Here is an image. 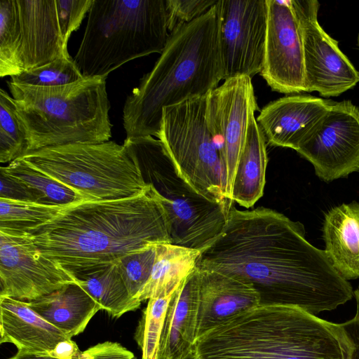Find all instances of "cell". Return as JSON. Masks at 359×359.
I'll list each match as a JSON object with an SVG mask.
<instances>
[{
	"instance_id": "6da1fadb",
	"label": "cell",
	"mask_w": 359,
	"mask_h": 359,
	"mask_svg": "<svg viewBox=\"0 0 359 359\" xmlns=\"http://www.w3.org/2000/svg\"><path fill=\"white\" fill-rule=\"evenodd\" d=\"M305 229L273 210H240L231 205L221 233L203 250L196 267L251 283L261 304L296 306L316 315L350 301L354 291Z\"/></svg>"
},
{
	"instance_id": "7a4b0ae2",
	"label": "cell",
	"mask_w": 359,
	"mask_h": 359,
	"mask_svg": "<svg viewBox=\"0 0 359 359\" xmlns=\"http://www.w3.org/2000/svg\"><path fill=\"white\" fill-rule=\"evenodd\" d=\"M25 236L78 280L126 255L172 243L168 214L151 184L133 197L67 205Z\"/></svg>"
},
{
	"instance_id": "3957f363",
	"label": "cell",
	"mask_w": 359,
	"mask_h": 359,
	"mask_svg": "<svg viewBox=\"0 0 359 359\" xmlns=\"http://www.w3.org/2000/svg\"><path fill=\"white\" fill-rule=\"evenodd\" d=\"M215 5L170 33L152 69L128 95L123 109L126 138H158L164 108L205 96L223 80Z\"/></svg>"
},
{
	"instance_id": "277c9868",
	"label": "cell",
	"mask_w": 359,
	"mask_h": 359,
	"mask_svg": "<svg viewBox=\"0 0 359 359\" xmlns=\"http://www.w3.org/2000/svg\"><path fill=\"white\" fill-rule=\"evenodd\" d=\"M203 359H344L336 323L300 308L260 304L197 337Z\"/></svg>"
},
{
	"instance_id": "5b68a950",
	"label": "cell",
	"mask_w": 359,
	"mask_h": 359,
	"mask_svg": "<svg viewBox=\"0 0 359 359\" xmlns=\"http://www.w3.org/2000/svg\"><path fill=\"white\" fill-rule=\"evenodd\" d=\"M107 76H91L65 86L39 87L7 81L25 130L28 153L70 144L109 141L112 124Z\"/></svg>"
},
{
	"instance_id": "8992f818",
	"label": "cell",
	"mask_w": 359,
	"mask_h": 359,
	"mask_svg": "<svg viewBox=\"0 0 359 359\" xmlns=\"http://www.w3.org/2000/svg\"><path fill=\"white\" fill-rule=\"evenodd\" d=\"M170 35L165 0H93L74 60L84 77L107 76L134 59L161 54Z\"/></svg>"
},
{
	"instance_id": "52a82bcc",
	"label": "cell",
	"mask_w": 359,
	"mask_h": 359,
	"mask_svg": "<svg viewBox=\"0 0 359 359\" xmlns=\"http://www.w3.org/2000/svg\"><path fill=\"white\" fill-rule=\"evenodd\" d=\"M20 158L86 201L133 197L148 187L133 153L111 140L46 147Z\"/></svg>"
},
{
	"instance_id": "ba28073f",
	"label": "cell",
	"mask_w": 359,
	"mask_h": 359,
	"mask_svg": "<svg viewBox=\"0 0 359 359\" xmlns=\"http://www.w3.org/2000/svg\"><path fill=\"white\" fill-rule=\"evenodd\" d=\"M144 182L161 197L172 244L202 252L222 231L231 205L208 199L179 174L163 144L153 136L126 138Z\"/></svg>"
},
{
	"instance_id": "9c48e42d",
	"label": "cell",
	"mask_w": 359,
	"mask_h": 359,
	"mask_svg": "<svg viewBox=\"0 0 359 359\" xmlns=\"http://www.w3.org/2000/svg\"><path fill=\"white\" fill-rule=\"evenodd\" d=\"M207 95L164 108L158 139L179 174L198 193L231 205L234 202L226 197L221 155L206 122Z\"/></svg>"
},
{
	"instance_id": "30bf717a",
	"label": "cell",
	"mask_w": 359,
	"mask_h": 359,
	"mask_svg": "<svg viewBox=\"0 0 359 359\" xmlns=\"http://www.w3.org/2000/svg\"><path fill=\"white\" fill-rule=\"evenodd\" d=\"M297 151L325 182L359 172V108L351 100H332Z\"/></svg>"
},
{
	"instance_id": "8fae6325",
	"label": "cell",
	"mask_w": 359,
	"mask_h": 359,
	"mask_svg": "<svg viewBox=\"0 0 359 359\" xmlns=\"http://www.w3.org/2000/svg\"><path fill=\"white\" fill-rule=\"evenodd\" d=\"M258 109L252 78L248 76L229 78L207 95L206 122L221 155L226 197L230 201L250 122Z\"/></svg>"
},
{
	"instance_id": "7c38bea8",
	"label": "cell",
	"mask_w": 359,
	"mask_h": 359,
	"mask_svg": "<svg viewBox=\"0 0 359 359\" xmlns=\"http://www.w3.org/2000/svg\"><path fill=\"white\" fill-rule=\"evenodd\" d=\"M301 32L306 92L337 97L359 82V72L318 20L317 0H292Z\"/></svg>"
},
{
	"instance_id": "4fadbf2b",
	"label": "cell",
	"mask_w": 359,
	"mask_h": 359,
	"mask_svg": "<svg viewBox=\"0 0 359 359\" xmlns=\"http://www.w3.org/2000/svg\"><path fill=\"white\" fill-rule=\"evenodd\" d=\"M223 80L261 72L267 27L266 0H218Z\"/></svg>"
},
{
	"instance_id": "5bb4252c",
	"label": "cell",
	"mask_w": 359,
	"mask_h": 359,
	"mask_svg": "<svg viewBox=\"0 0 359 359\" xmlns=\"http://www.w3.org/2000/svg\"><path fill=\"white\" fill-rule=\"evenodd\" d=\"M79 282L44 257L28 236L0 232V297L30 302Z\"/></svg>"
},
{
	"instance_id": "9a60e30c",
	"label": "cell",
	"mask_w": 359,
	"mask_h": 359,
	"mask_svg": "<svg viewBox=\"0 0 359 359\" xmlns=\"http://www.w3.org/2000/svg\"><path fill=\"white\" fill-rule=\"evenodd\" d=\"M267 27L260 75L273 91L306 92L303 45L292 0H266Z\"/></svg>"
},
{
	"instance_id": "2e32d148",
	"label": "cell",
	"mask_w": 359,
	"mask_h": 359,
	"mask_svg": "<svg viewBox=\"0 0 359 359\" xmlns=\"http://www.w3.org/2000/svg\"><path fill=\"white\" fill-rule=\"evenodd\" d=\"M20 27L22 72L69 57L63 41L55 0H16Z\"/></svg>"
},
{
	"instance_id": "e0dca14e",
	"label": "cell",
	"mask_w": 359,
	"mask_h": 359,
	"mask_svg": "<svg viewBox=\"0 0 359 359\" xmlns=\"http://www.w3.org/2000/svg\"><path fill=\"white\" fill-rule=\"evenodd\" d=\"M331 101L305 94L287 95L265 105L256 120L269 144L297 151Z\"/></svg>"
},
{
	"instance_id": "ac0fdd59",
	"label": "cell",
	"mask_w": 359,
	"mask_h": 359,
	"mask_svg": "<svg viewBox=\"0 0 359 359\" xmlns=\"http://www.w3.org/2000/svg\"><path fill=\"white\" fill-rule=\"evenodd\" d=\"M198 269L197 337L228 318L261 304L260 295L251 283L217 271Z\"/></svg>"
},
{
	"instance_id": "d6986e66",
	"label": "cell",
	"mask_w": 359,
	"mask_h": 359,
	"mask_svg": "<svg viewBox=\"0 0 359 359\" xmlns=\"http://www.w3.org/2000/svg\"><path fill=\"white\" fill-rule=\"evenodd\" d=\"M72 339L48 323L27 302L0 297V343L13 344L19 353L53 354L63 341Z\"/></svg>"
},
{
	"instance_id": "ffe728a7",
	"label": "cell",
	"mask_w": 359,
	"mask_h": 359,
	"mask_svg": "<svg viewBox=\"0 0 359 359\" xmlns=\"http://www.w3.org/2000/svg\"><path fill=\"white\" fill-rule=\"evenodd\" d=\"M198 269L174 293L166 313L158 359H189L196 353L199 306Z\"/></svg>"
},
{
	"instance_id": "44dd1931",
	"label": "cell",
	"mask_w": 359,
	"mask_h": 359,
	"mask_svg": "<svg viewBox=\"0 0 359 359\" xmlns=\"http://www.w3.org/2000/svg\"><path fill=\"white\" fill-rule=\"evenodd\" d=\"M324 250L334 268L346 280L359 278V203L331 208L323 225Z\"/></svg>"
},
{
	"instance_id": "7402d4cb",
	"label": "cell",
	"mask_w": 359,
	"mask_h": 359,
	"mask_svg": "<svg viewBox=\"0 0 359 359\" xmlns=\"http://www.w3.org/2000/svg\"><path fill=\"white\" fill-rule=\"evenodd\" d=\"M27 302L34 311L69 338L82 333L92 318L102 310L100 304L79 283L67 285Z\"/></svg>"
},
{
	"instance_id": "603a6c76",
	"label": "cell",
	"mask_w": 359,
	"mask_h": 359,
	"mask_svg": "<svg viewBox=\"0 0 359 359\" xmlns=\"http://www.w3.org/2000/svg\"><path fill=\"white\" fill-rule=\"evenodd\" d=\"M267 163L266 140L254 116L237 163L231 201L250 208L262 196Z\"/></svg>"
},
{
	"instance_id": "cb8c5ba5",
	"label": "cell",
	"mask_w": 359,
	"mask_h": 359,
	"mask_svg": "<svg viewBox=\"0 0 359 359\" xmlns=\"http://www.w3.org/2000/svg\"><path fill=\"white\" fill-rule=\"evenodd\" d=\"M201 252L174 245H156V257L151 275L139 292L140 302L173 294L196 267Z\"/></svg>"
},
{
	"instance_id": "d4e9b609",
	"label": "cell",
	"mask_w": 359,
	"mask_h": 359,
	"mask_svg": "<svg viewBox=\"0 0 359 359\" xmlns=\"http://www.w3.org/2000/svg\"><path fill=\"white\" fill-rule=\"evenodd\" d=\"M79 284L110 316L118 318L141 303L130 294L116 263L81 278Z\"/></svg>"
},
{
	"instance_id": "484cf974",
	"label": "cell",
	"mask_w": 359,
	"mask_h": 359,
	"mask_svg": "<svg viewBox=\"0 0 359 359\" xmlns=\"http://www.w3.org/2000/svg\"><path fill=\"white\" fill-rule=\"evenodd\" d=\"M0 169L27 184L35 192L38 203L67 205L86 201L75 191L30 166L21 158Z\"/></svg>"
},
{
	"instance_id": "4316f807",
	"label": "cell",
	"mask_w": 359,
	"mask_h": 359,
	"mask_svg": "<svg viewBox=\"0 0 359 359\" xmlns=\"http://www.w3.org/2000/svg\"><path fill=\"white\" fill-rule=\"evenodd\" d=\"M65 206L0 198V232L25 236L27 231L50 221Z\"/></svg>"
},
{
	"instance_id": "83f0119b",
	"label": "cell",
	"mask_w": 359,
	"mask_h": 359,
	"mask_svg": "<svg viewBox=\"0 0 359 359\" xmlns=\"http://www.w3.org/2000/svg\"><path fill=\"white\" fill-rule=\"evenodd\" d=\"M20 27L16 0L0 1V76L22 72L19 61Z\"/></svg>"
},
{
	"instance_id": "f1b7e54d",
	"label": "cell",
	"mask_w": 359,
	"mask_h": 359,
	"mask_svg": "<svg viewBox=\"0 0 359 359\" xmlns=\"http://www.w3.org/2000/svg\"><path fill=\"white\" fill-rule=\"evenodd\" d=\"M28 154L25 130L12 96L0 89V162L11 163Z\"/></svg>"
},
{
	"instance_id": "f546056e",
	"label": "cell",
	"mask_w": 359,
	"mask_h": 359,
	"mask_svg": "<svg viewBox=\"0 0 359 359\" xmlns=\"http://www.w3.org/2000/svg\"><path fill=\"white\" fill-rule=\"evenodd\" d=\"M174 293L148 300L134 337L142 351V359H158L166 313Z\"/></svg>"
},
{
	"instance_id": "4dcf8cb0",
	"label": "cell",
	"mask_w": 359,
	"mask_h": 359,
	"mask_svg": "<svg viewBox=\"0 0 359 359\" xmlns=\"http://www.w3.org/2000/svg\"><path fill=\"white\" fill-rule=\"evenodd\" d=\"M84 76L71 56L56 59L43 66L10 77V81L39 87L61 86L76 82Z\"/></svg>"
},
{
	"instance_id": "1f68e13d",
	"label": "cell",
	"mask_w": 359,
	"mask_h": 359,
	"mask_svg": "<svg viewBox=\"0 0 359 359\" xmlns=\"http://www.w3.org/2000/svg\"><path fill=\"white\" fill-rule=\"evenodd\" d=\"M155 257L156 245L126 255L116 262L130 296L138 302L137 297L151 275Z\"/></svg>"
},
{
	"instance_id": "d6a6232c",
	"label": "cell",
	"mask_w": 359,
	"mask_h": 359,
	"mask_svg": "<svg viewBox=\"0 0 359 359\" xmlns=\"http://www.w3.org/2000/svg\"><path fill=\"white\" fill-rule=\"evenodd\" d=\"M170 33L201 17L217 0H165Z\"/></svg>"
},
{
	"instance_id": "836d02e7",
	"label": "cell",
	"mask_w": 359,
	"mask_h": 359,
	"mask_svg": "<svg viewBox=\"0 0 359 359\" xmlns=\"http://www.w3.org/2000/svg\"><path fill=\"white\" fill-rule=\"evenodd\" d=\"M93 0H55L63 41L68 44L71 34L80 27Z\"/></svg>"
},
{
	"instance_id": "e575fe53",
	"label": "cell",
	"mask_w": 359,
	"mask_h": 359,
	"mask_svg": "<svg viewBox=\"0 0 359 359\" xmlns=\"http://www.w3.org/2000/svg\"><path fill=\"white\" fill-rule=\"evenodd\" d=\"M0 198L38 203L35 192L22 180L0 169Z\"/></svg>"
},
{
	"instance_id": "d590c367",
	"label": "cell",
	"mask_w": 359,
	"mask_h": 359,
	"mask_svg": "<svg viewBox=\"0 0 359 359\" xmlns=\"http://www.w3.org/2000/svg\"><path fill=\"white\" fill-rule=\"evenodd\" d=\"M344 359H359V312L351 319L336 323Z\"/></svg>"
},
{
	"instance_id": "8d00e7d4",
	"label": "cell",
	"mask_w": 359,
	"mask_h": 359,
	"mask_svg": "<svg viewBox=\"0 0 359 359\" xmlns=\"http://www.w3.org/2000/svg\"><path fill=\"white\" fill-rule=\"evenodd\" d=\"M83 359H133V353L118 342L104 341L93 346L81 355Z\"/></svg>"
},
{
	"instance_id": "74e56055",
	"label": "cell",
	"mask_w": 359,
	"mask_h": 359,
	"mask_svg": "<svg viewBox=\"0 0 359 359\" xmlns=\"http://www.w3.org/2000/svg\"><path fill=\"white\" fill-rule=\"evenodd\" d=\"M7 359H59L50 355H43L36 354H28V353H17L15 355L10 357ZM74 359H83L81 356L75 358Z\"/></svg>"
},
{
	"instance_id": "f35d334b",
	"label": "cell",
	"mask_w": 359,
	"mask_h": 359,
	"mask_svg": "<svg viewBox=\"0 0 359 359\" xmlns=\"http://www.w3.org/2000/svg\"><path fill=\"white\" fill-rule=\"evenodd\" d=\"M354 297L355 298L357 303V311L359 312V286L355 290H354Z\"/></svg>"
},
{
	"instance_id": "ab89813d",
	"label": "cell",
	"mask_w": 359,
	"mask_h": 359,
	"mask_svg": "<svg viewBox=\"0 0 359 359\" xmlns=\"http://www.w3.org/2000/svg\"><path fill=\"white\" fill-rule=\"evenodd\" d=\"M189 359H203L196 352V353Z\"/></svg>"
},
{
	"instance_id": "60d3db41",
	"label": "cell",
	"mask_w": 359,
	"mask_h": 359,
	"mask_svg": "<svg viewBox=\"0 0 359 359\" xmlns=\"http://www.w3.org/2000/svg\"><path fill=\"white\" fill-rule=\"evenodd\" d=\"M358 46H359V34H358Z\"/></svg>"
},
{
	"instance_id": "b9f144b4",
	"label": "cell",
	"mask_w": 359,
	"mask_h": 359,
	"mask_svg": "<svg viewBox=\"0 0 359 359\" xmlns=\"http://www.w3.org/2000/svg\"><path fill=\"white\" fill-rule=\"evenodd\" d=\"M133 359H137V358H136V357H135V358H133Z\"/></svg>"
}]
</instances>
